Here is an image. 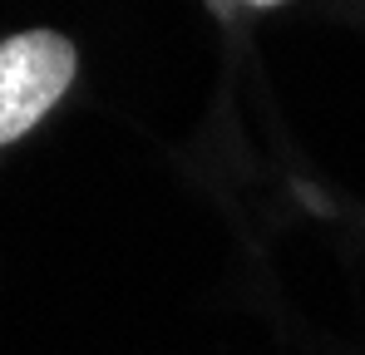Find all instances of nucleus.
<instances>
[{"label":"nucleus","mask_w":365,"mask_h":355,"mask_svg":"<svg viewBox=\"0 0 365 355\" xmlns=\"http://www.w3.org/2000/svg\"><path fill=\"white\" fill-rule=\"evenodd\" d=\"M242 5H257V10H267V5H282V0H242Z\"/></svg>","instance_id":"obj_2"},{"label":"nucleus","mask_w":365,"mask_h":355,"mask_svg":"<svg viewBox=\"0 0 365 355\" xmlns=\"http://www.w3.org/2000/svg\"><path fill=\"white\" fill-rule=\"evenodd\" d=\"M79 55L55 30H25L0 45V143H15L60 104Z\"/></svg>","instance_id":"obj_1"}]
</instances>
